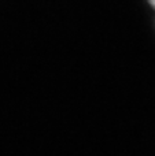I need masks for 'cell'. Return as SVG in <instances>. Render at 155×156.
<instances>
[{"mask_svg": "<svg viewBox=\"0 0 155 156\" xmlns=\"http://www.w3.org/2000/svg\"><path fill=\"white\" fill-rule=\"evenodd\" d=\"M148 2L151 3V5H153V7L155 8V0H148Z\"/></svg>", "mask_w": 155, "mask_h": 156, "instance_id": "1", "label": "cell"}]
</instances>
